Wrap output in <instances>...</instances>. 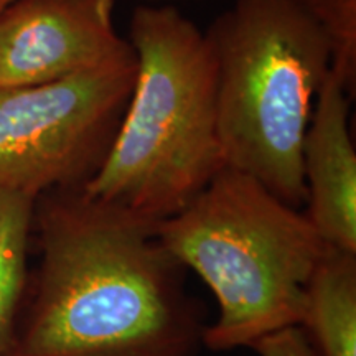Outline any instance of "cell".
<instances>
[{
    "instance_id": "1",
    "label": "cell",
    "mask_w": 356,
    "mask_h": 356,
    "mask_svg": "<svg viewBox=\"0 0 356 356\" xmlns=\"http://www.w3.org/2000/svg\"><path fill=\"white\" fill-rule=\"evenodd\" d=\"M159 222L83 186L35 200L40 261L10 356H193L204 325Z\"/></svg>"
},
{
    "instance_id": "2",
    "label": "cell",
    "mask_w": 356,
    "mask_h": 356,
    "mask_svg": "<svg viewBox=\"0 0 356 356\" xmlns=\"http://www.w3.org/2000/svg\"><path fill=\"white\" fill-rule=\"evenodd\" d=\"M129 43L137 58L132 95L104 162L83 190L160 222L185 210L226 167L216 65L207 35L170 6L137 7Z\"/></svg>"
},
{
    "instance_id": "3",
    "label": "cell",
    "mask_w": 356,
    "mask_h": 356,
    "mask_svg": "<svg viewBox=\"0 0 356 356\" xmlns=\"http://www.w3.org/2000/svg\"><path fill=\"white\" fill-rule=\"evenodd\" d=\"M157 238L215 296L218 317L203 332V345L215 351L299 327L305 287L327 248L305 213L229 167L160 221Z\"/></svg>"
},
{
    "instance_id": "4",
    "label": "cell",
    "mask_w": 356,
    "mask_h": 356,
    "mask_svg": "<svg viewBox=\"0 0 356 356\" xmlns=\"http://www.w3.org/2000/svg\"><path fill=\"white\" fill-rule=\"evenodd\" d=\"M225 165L305 204L302 144L330 47L299 0H236L207 30Z\"/></svg>"
},
{
    "instance_id": "5",
    "label": "cell",
    "mask_w": 356,
    "mask_h": 356,
    "mask_svg": "<svg viewBox=\"0 0 356 356\" xmlns=\"http://www.w3.org/2000/svg\"><path fill=\"white\" fill-rule=\"evenodd\" d=\"M136 74L132 48L60 81L0 88V186L37 198L88 184L113 145Z\"/></svg>"
},
{
    "instance_id": "6",
    "label": "cell",
    "mask_w": 356,
    "mask_h": 356,
    "mask_svg": "<svg viewBox=\"0 0 356 356\" xmlns=\"http://www.w3.org/2000/svg\"><path fill=\"white\" fill-rule=\"evenodd\" d=\"M115 0H17L0 13V88L60 81L132 50Z\"/></svg>"
},
{
    "instance_id": "7",
    "label": "cell",
    "mask_w": 356,
    "mask_h": 356,
    "mask_svg": "<svg viewBox=\"0 0 356 356\" xmlns=\"http://www.w3.org/2000/svg\"><path fill=\"white\" fill-rule=\"evenodd\" d=\"M351 97L328 73L302 144L305 216L328 246L356 252V154L350 136Z\"/></svg>"
},
{
    "instance_id": "8",
    "label": "cell",
    "mask_w": 356,
    "mask_h": 356,
    "mask_svg": "<svg viewBox=\"0 0 356 356\" xmlns=\"http://www.w3.org/2000/svg\"><path fill=\"white\" fill-rule=\"evenodd\" d=\"M299 327L317 356H356V252L327 244L305 287Z\"/></svg>"
},
{
    "instance_id": "9",
    "label": "cell",
    "mask_w": 356,
    "mask_h": 356,
    "mask_svg": "<svg viewBox=\"0 0 356 356\" xmlns=\"http://www.w3.org/2000/svg\"><path fill=\"white\" fill-rule=\"evenodd\" d=\"M35 200L0 186V355H10L29 284Z\"/></svg>"
},
{
    "instance_id": "10",
    "label": "cell",
    "mask_w": 356,
    "mask_h": 356,
    "mask_svg": "<svg viewBox=\"0 0 356 356\" xmlns=\"http://www.w3.org/2000/svg\"><path fill=\"white\" fill-rule=\"evenodd\" d=\"M330 47V71L353 99L356 91V0H299Z\"/></svg>"
},
{
    "instance_id": "11",
    "label": "cell",
    "mask_w": 356,
    "mask_h": 356,
    "mask_svg": "<svg viewBox=\"0 0 356 356\" xmlns=\"http://www.w3.org/2000/svg\"><path fill=\"white\" fill-rule=\"evenodd\" d=\"M259 356H317L300 327H287L251 346Z\"/></svg>"
},
{
    "instance_id": "12",
    "label": "cell",
    "mask_w": 356,
    "mask_h": 356,
    "mask_svg": "<svg viewBox=\"0 0 356 356\" xmlns=\"http://www.w3.org/2000/svg\"><path fill=\"white\" fill-rule=\"evenodd\" d=\"M13 2H17V0H0V13L6 10V8Z\"/></svg>"
},
{
    "instance_id": "13",
    "label": "cell",
    "mask_w": 356,
    "mask_h": 356,
    "mask_svg": "<svg viewBox=\"0 0 356 356\" xmlns=\"http://www.w3.org/2000/svg\"><path fill=\"white\" fill-rule=\"evenodd\" d=\"M149 2H172V0H149Z\"/></svg>"
},
{
    "instance_id": "14",
    "label": "cell",
    "mask_w": 356,
    "mask_h": 356,
    "mask_svg": "<svg viewBox=\"0 0 356 356\" xmlns=\"http://www.w3.org/2000/svg\"><path fill=\"white\" fill-rule=\"evenodd\" d=\"M0 356H10V355H0Z\"/></svg>"
}]
</instances>
